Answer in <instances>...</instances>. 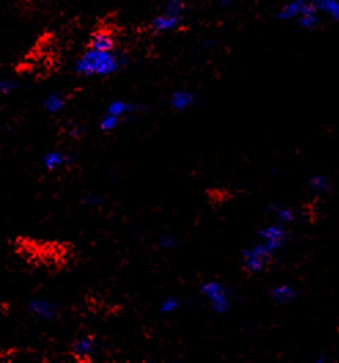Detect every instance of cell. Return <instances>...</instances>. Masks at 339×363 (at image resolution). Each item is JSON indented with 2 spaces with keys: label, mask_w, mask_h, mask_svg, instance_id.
I'll use <instances>...</instances> for the list:
<instances>
[{
  "label": "cell",
  "mask_w": 339,
  "mask_h": 363,
  "mask_svg": "<svg viewBox=\"0 0 339 363\" xmlns=\"http://www.w3.org/2000/svg\"><path fill=\"white\" fill-rule=\"evenodd\" d=\"M271 298L277 304H290L297 298V291L289 284H280L272 288Z\"/></svg>",
  "instance_id": "14"
},
{
  "label": "cell",
  "mask_w": 339,
  "mask_h": 363,
  "mask_svg": "<svg viewBox=\"0 0 339 363\" xmlns=\"http://www.w3.org/2000/svg\"><path fill=\"white\" fill-rule=\"evenodd\" d=\"M127 57L120 51H102L87 47L74 61L73 70L84 77H109L122 70Z\"/></svg>",
  "instance_id": "1"
},
{
  "label": "cell",
  "mask_w": 339,
  "mask_h": 363,
  "mask_svg": "<svg viewBox=\"0 0 339 363\" xmlns=\"http://www.w3.org/2000/svg\"><path fill=\"white\" fill-rule=\"evenodd\" d=\"M175 245H176V238L173 235H163L159 241V247L162 250H171Z\"/></svg>",
  "instance_id": "21"
},
{
  "label": "cell",
  "mask_w": 339,
  "mask_h": 363,
  "mask_svg": "<svg viewBox=\"0 0 339 363\" xmlns=\"http://www.w3.org/2000/svg\"><path fill=\"white\" fill-rule=\"evenodd\" d=\"M20 89V83L14 79H10V77H6L0 82V94L1 95H10L13 94L14 91H17Z\"/></svg>",
  "instance_id": "20"
},
{
  "label": "cell",
  "mask_w": 339,
  "mask_h": 363,
  "mask_svg": "<svg viewBox=\"0 0 339 363\" xmlns=\"http://www.w3.org/2000/svg\"><path fill=\"white\" fill-rule=\"evenodd\" d=\"M243 1H248V0H220V4L223 7H232V6H236V4L243 3Z\"/></svg>",
  "instance_id": "23"
},
{
  "label": "cell",
  "mask_w": 339,
  "mask_h": 363,
  "mask_svg": "<svg viewBox=\"0 0 339 363\" xmlns=\"http://www.w3.org/2000/svg\"><path fill=\"white\" fill-rule=\"evenodd\" d=\"M67 106H68V98L59 91L50 92L43 99V108L48 113H61L62 111H65Z\"/></svg>",
  "instance_id": "12"
},
{
  "label": "cell",
  "mask_w": 339,
  "mask_h": 363,
  "mask_svg": "<svg viewBox=\"0 0 339 363\" xmlns=\"http://www.w3.org/2000/svg\"><path fill=\"white\" fill-rule=\"evenodd\" d=\"M197 102V96L194 92L188 90L175 91L169 98V105L176 112H184L194 106Z\"/></svg>",
  "instance_id": "8"
},
{
  "label": "cell",
  "mask_w": 339,
  "mask_h": 363,
  "mask_svg": "<svg viewBox=\"0 0 339 363\" xmlns=\"http://www.w3.org/2000/svg\"><path fill=\"white\" fill-rule=\"evenodd\" d=\"M180 307V298L176 296H169L159 304V313L163 315H169L175 313Z\"/></svg>",
  "instance_id": "18"
},
{
  "label": "cell",
  "mask_w": 339,
  "mask_h": 363,
  "mask_svg": "<svg viewBox=\"0 0 339 363\" xmlns=\"http://www.w3.org/2000/svg\"><path fill=\"white\" fill-rule=\"evenodd\" d=\"M71 161L70 155L64 150H51L48 153H45V156L42 157V165L45 171L52 172L57 168H62L65 165H68L69 162Z\"/></svg>",
  "instance_id": "10"
},
{
  "label": "cell",
  "mask_w": 339,
  "mask_h": 363,
  "mask_svg": "<svg viewBox=\"0 0 339 363\" xmlns=\"http://www.w3.org/2000/svg\"><path fill=\"white\" fill-rule=\"evenodd\" d=\"M308 186H309L311 193L315 194V196H326L333 189L331 179L327 175H324V174H315V175H312L309 178V181H308Z\"/></svg>",
  "instance_id": "17"
},
{
  "label": "cell",
  "mask_w": 339,
  "mask_h": 363,
  "mask_svg": "<svg viewBox=\"0 0 339 363\" xmlns=\"http://www.w3.org/2000/svg\"><path fill=\"white\" fill-rule=\"evenodd\" d=\"M28 311L40 320H50L55 317V307L45 298H33L28 304Z\"/></svg>",
  "instance_id": "9"
},
{
  "label": "cell",
  "mask_w": 339,
  "mask_h": 363,
  "mask_svg": "<svg viewBox=\"0 0 339 363\" xmlns=\"http://www.w3.org/2000/svg\"><path fill=\"white\" fill-rule=\"evenodd\" d=\"M96 342L93 336H83L73 342L71 352L77 359H86L90 358L91 354L95 351Z\"/></svg>",
  "instance_id": "13"
},
{
  "label": "cell",
  "mask_w": 339,
  "mask_h": 363,
  "mask_svg": "<svg viewBox=\"0 0 339 363\" xmlns=\"http://www.w3.org/2000/svg\"><path fill=\"white\" fill-rule=\"evenodd\" d=\"M327 23L339 25V0H314Z\"/></svg>",
  "instance_id": "16"
},
{
  "label": "cell",
  "mask_w": 339,
  "mask_h": 363,
  "mask_svg": "<svg viewBox=\"0 0 339 363\" xmlns=\"http://www.w3.org/2000/svg\"><path fill=\"white\" fill-rule=\"evenodd\" d=\"M55 1H67V0H55Z\"/></svg>",
  "instance_id": "24"
},
{
  "label": "cell",
  "mask_w": 339,
  "mask_h": 363,
  "mask_svg": "<svg viewBox=\"0 0 339 363\" xmlns=\"http://www.w3.org/2000/svg\"><path fill=\"white\" fill-rule=\"evenodd\" d=\"M188 6L185 0H163L159 13L147 23L151 35H165L179 30L187 20Z\"/></svg>",
  "instance_id": "3"
},
{
  "label": "cell",
  "mask_w": 339,
  "mask_h": 363,
  "mask_svg": "<svg viewBox=\"0 0 339 363\" xmlns=\"http://www.w3.org/2000/svg\"><path fill=\"white\" fill-rule=\"evenodd\" d=\"M68 135L69 138H71V139H80L81 135H83V130H81L80 125H73V127L69 130Z\"/></svg>",
  "instance_id": "22"
},
{
  "label": "cell",
  "mask_w": 339,
  "mask_h": 363,
  "mask_svg": "<svg viewBox=\"0 0 339 363\" xmlns=\"http://www.w3.org/2000/svg\"><path fill=\"white\" fill-rule=\"evenodd\" d=\"M143 111H144V108H142L140 105H135V104H131V102H127V101H122V99H117V101H113V102L109 104V106L106 109V113L112 114V116H115V117L122 120V117L140 113Z\"/></svg>",
  "instance_id": "11"
},
{
  "label": "cell",
  "mask_w": 339,
  "mask_h": 363,
  "mask_svg": "<svg viewBox=\"0 0 339 363\" xmlns=\"http://www.w3.org/2000/svg\"><path fill=\"white\" fill-rule=\"evenodd\" d=\"M120 123H121V118L112 116V114L106 113L102 117V120L99 121V130L102 133H112V131L118 128Z\"/></svg>",
  "instance_id": "19"
},
{
  "label": "cell",
  "mask_w": 339,
  "mask_h": 363,
  "mask_svg": "<svg viewBox=\"0 0 339 363\" xmlns=\"http://www.w3.org/2000/svg\"><path fill=\"white\" fill-rule=\"evenodd\" d=\"M275 256L276 255L268 250L261 241H257L255 244H253L251 247L242 252V267L250 275L261 274L270 267Z\"/></svg>",
  "instance_id": "4"
},
{
  "label": "cell",
  "mask_w": 339,
  "mask_h": 363,
  "mask_svg": "<svg viewBox=\"0 0 339 363\" xmlns=\"http://www.w3.org/2000/svg\"><path fill=\"white\" fill-rule=\"evenodd\" d=\"M290 230L289 226L282 223H272L270 226L263 227L258 231V241H261L268 250L277 255L290 241Z\"/></svg>",
  "instance_id": "6"
},
{
  "label": "cell",
  "mask_w": 339,
  "mask_h": 363,
  "mask_svg": "<svg viewBox=\"0 0 339 363\" xmlns=\"http://www.w3.org/2000/svg\"><path fill=\"white\" fill-rule=\"evenodd\" d=\"M275 17L279 23H294L305 32H315L327 23L314 0H287L276 10Z\"/></svg>",
  "instance_id": "2"
},
{
  "label": "cell",
  "mask_w": 339,
  "mask_h": 363,
  "mask_svg": "<svg viewBox=\"0 0 339 363\" xmlns=\"http://www.w3.org/2000/svg\"><path fill=\"white\" fill-rule=\"evenodd\" d=\"M272 213L275 216V220L277 223H282L285 226H290L297 222L298 213L294 208L286 206V205H273L271 208Z\"/></svg>",
  "instance_id": "15"
},
{
  "label": "cell",
  "mask_w": 339,
  "mask_h": 363,
  "mask_svg": "<svg viewBox=\"0 0 339 363\" xmlns=\"http://www.w3.org/2000/svg\"><path fill=\"white\" fill-rule=\"evenodd\" d=\"M87 47L102 51H114L118 50V42L112 30L100 28L91 35Z\"/></svg>",
  "instance_id": "7"
},
{
  "label": "cell",
  "mask_w": 339,
  "mask_h": 363,
  "mask_svg": "<svg viewBox=\"0 0 339 363\" xmlns=\"http://www.w3.org/2000/svg\"><path fill=\"white\" fill-rule=\"evenodd\" d=\"M201 294L217 314H226L229 311L231 294L223 284L217 281H206L201 285Z\"/></svg>",
  "instance_id": "5"
}]
</instances>
